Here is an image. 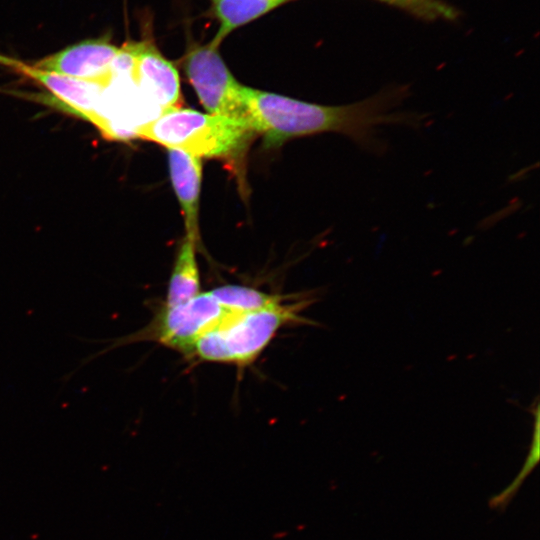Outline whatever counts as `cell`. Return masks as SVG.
<instances>
[{"label":"cell","instance_id":"1","mask_svg":"<svg viewBox=\"0 0 540 540\" xmlns=\"http://www.w3.org/2000/svg\"><path fill=\"white\" fill-rule=\"evenodd\" d=\"M410 95L407 86H387L375 94L345 105H321L244 86L241 92L245 117L267 146L320 133H338L371 153L386 150L378 137L379 127L401 125L422 127L427 113L402 111L399 107Z\"/></svg>","mask_w":540,"mask_h":540},{"label":"cell","instance_id":"2","mask_svg":"<svg viewBox=\"0 0 540 540\" xmlns=\"http://www.w3.org/2000/svg\"><path fill=\"white\" fill-rule=\"evenodd\" d=\"M256 133L247 120L174 107L139 126L136 138L199 158L237 159Z\"/></svg>","mask_w":540,"mask_h":540},{"label":"cell","instance_id":"3","mask_svg":"<svg viewBox=\"0 0 540 540\" xmlns=\"http://www.w3.org/2000/svg\"><path fill=\"white\" fill-rule=\"evenodd\" d=\"M306 304L307 301H298L260 311L231 313L194 344L189 356L209 362L247 365L261 354L283 326L299 321V311Z\"/></svg>","mask_w":540,"mask_h":540},{"label":"cell","instance_id":"4","mask_svg":"<svg viewBox=\"0 0 540 540\" xmlns=\"http://www.w3.org/2000/svg\"><path fill=\"white\" fill-rule=\"evenodd\" d=\"M229 314L231 312L225 310L209 292H200L183 303L163 306L152 321L137 332L115 339L93 340L94 343L109 344L84 358L76 370L113 349L140 341H156L190 355L194 344Z\"/></svg>","mask_w":540,"mask_h":540},{"label":"cell","instance_id":"5","mask_svg":"<svg viewBox=\"0 0 540 540\" xmlns=\"http://www.w3.org/2000/svg\"><path fill=\"white\" fill-rule=\"evenodd\" d=\"M182 65L188 81L208 113L247 120L241 100L243 85L223 60L219 46L189 45Z\"/></svg>","mask_w":540,"mask_h":540},{"label":"cell","instance_id":"6","mask_svg":"<svg viewBox=\"0 0 540 540\" xmlns=\"http://www.w3.org/2000/svg\"><path fill=\"white\" fill-rule=\"evenodd\" d=\"M0 64L44 86L51 96H44L43 102L91 122L99 131L104 126L105 119L99 114V106L106 86L43 70L2 54Z\"/></svg>","mask_w":540,"mask_h":540},{"label":"cell","instance_id":"7","mask_svg":"<svg viewBox=\"0 0 540 540\" xmlns=\"http://www.w3.org/2000/svg\"><path fill=\"white\" fill-rule=\"evenodd\" d=\"M131 43L134 51L131 80L137 90L161 112L178 107L181 86L175 65L164 57L151 37Z\"/></svg>","mask_w":540,"mask_h":540},{"label":"cell","instance_id":"8","mask_svg":"<svg viewBox=\"0 0 540 540\" xmlns=\"http://www.w3.org/2000/svg\"><path fill=\"white\" fill-rule=\"evenodd\" d=\"M108 35L87 39L50 54L33 65L71 78L107 86L112 79L111 66L119 53Z\"/></svg>","mask_w":540,"mask_h":540},{"label":"cell","instance_id":"9","mask_svg":"<svg viewBox=\"0 0 540 540\" xmlns=\"http://www.w3.org/2000/svg\"><path fill=\"white\" fill-rule=\"evenodd\" d=\"M168 167L173 190L184 217L185 235L199 242L201 158L177 149H168Z\"/></svg>","mask_w":540,"mask_h":540},{"label":"cell","instance_id":"10","mask_svg":"<svg viewBox=\"0 0 540 540\" xmlns=\"http://www.w3.org/2000/svg\"><path fill=\"white\" fill-rule=\"evenodd\" d=\"M283 4H286L283 0H209L208 15L218 24L210 42L220 47L222 41L234 30Z\"/></svg>","mask_w":540,"mask_h":540},{"label":"cell","instance_id":"11","mask_svg":"<svg viewBox=\"0 0 540 540\" xmlns=\"http://www.w3.org/2000/svg\"><path fill=\"white\" fill-rule=\"evenodd\" d=\"M197 245L198 241L187 235L182 239L169 279L164 306L183 303L201 292Z\"/></svg>","mask_w":540,"mask_h":540},{"label":"cell","instance_id":"12","mask_svg":"<svg viewBox=\"0 0 540 540\" xmlns=\"http://www.w3.org/2000/svg\"><path fill=\"white\" fill-rule=\"evenodd\" d=\"M208 292L225 310L231 313L260 311L284 303L283 296L265 293L242 285H222Z\"/></svg>","mask_w":540,"mask_h":540},{"label":"cell","instance_id":"13","mask_svg":"<svg viewBox=\"0 0 540 540\" xmlns=\"http://www.w3.org/2000/svg\"><path fill=\"white\" fill-rule=\"evenodd\" d=\"M424 21H452L459 11L443 0H376Z\"/></svg>","mask_w":540,"mask_h":540},{"label":"cell","instance_id":"14","mask_svg":"<svg viewBox=\"0 0 540 540\" xmlns=\"http://www.w3.org/2000/svg\"><path fill=\"white\" fill-rule=\"evenodd\" d=\"M283 1H284L285 3H288V2L293 1V0H283Z\"/></svg>","mask_w":540,"mask_h":540}]
</instances>
